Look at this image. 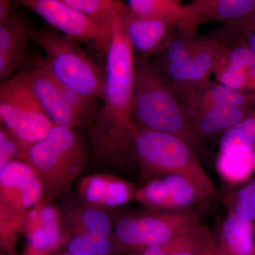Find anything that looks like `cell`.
<instances>
[{"mask_svg":"<svg viewBox=\"0 0 255 255\" xmlns=\"http://www.w3.org/2000/svg\"><path fill=\"white\" fill-rule=\"evenodd\" d=\"M124 12L112 18L103 105L87 129L95 158L104 165L120 169L137 167L132 117L135 52L124 29Z\"/></svg>","mask_w":255,"mask_h":255,"instance_id":"6da1fadb","label":"cell"},{"mask_svg":"<svg viewBox=\"0 0 255 255\" xmlns=\"http://www.w3.org/2000/svg\"><path fill=\"white\" fill-rule=\"evenodd\" d=\"M134 123L149 130L172 134L199 152L185 107L172 83L150 60L135 54L132 102Z\"/></svg>","mask_w":255,"mask_h":255,"instance_id":"7a4b0ae2","label":"cell"},{"mask_svg":"<svg viewBox=\"0 0 255 255\" xmlns=\"http://www.w3.org/2000/svg\"><path fill=\"white\" fill-rule=\"evenodd\" d=\"M21 159L36 172L44 188V199L49 201L65 194L88 164L86 146L78 129L66 126H53Z\"/></svg>","mask_w":255,"mask_h":255,"instance_id":"3957f363","label":"cell"},{"mask_svg":"<svg viewBox=\"0 0 255 255\" xmlns=\"http://www.w3.org/2000/svg\"><path fill=\"white\" fill-rule=\"evenodd\" d=\"M30 40L36 42L55 78L87 100H103L105 71L78 42L54 28H32Z\"/></svg>","mask_w":255,"mask_h":255,"instance_id":"277c9868","label":"cell"},{"mask_svg":"<svg viewBox=\"0 0 255 255\" xmlns=\"http://www.w3.org/2000/svg\"><path fill=\"white\" fill-rule=\"evenodd\" d=\"M135 124L134 145L141 184L171 174H207L198 151L187 142L166 132Z\"/></svg>","mask_w":255,"mask_h":255,"instance_id":"5b68a950","label":"cell"},{"mask_svg":"<svg viewBox=\"0 0 255 255\" xmlns=\"http://www.w3.org/2000/svg\"><path fill=\"white\" fill-rule=\"evenodd\" d=\"M0 119L1 128L18 144L21 159L54 126L18 74L1 82Z\"/></svg>","mask_w":255,"mask_h":255,"instance_id":"8992f818","label":"cell"},{"mask_svg":"<svg viewBox=\"0 0 255 255\" xmlns=\"http://www.w3.org/2000/svg\"><path fill=\"white\" fill-rule=\"evenodd\" d=\"M199 206L180 211L150 210L124 215L114 225V237L122 246L137 252L158 246L200 223L203 212Z\"/></svg>","mask_w":255,"mask_h":255,"instance_id":"52a82bcc","label":"cell"},{"mask_svg":"<svg viewBox=\"0 0 255 255\" xmlns=\"http://www.w3.org/2000/svg\"><path fill=\"white\" fill-rule=\"evenodd\" d=\"M215 194L207 174H171L140 185L135 200L150 211H180L196 207Z\"/></svg>","mask_w":255,"mask_h":255,"instance_id":"ba28073f","label":"cell"},{"mask_svg":"<svg viewBox=\"0 0 255 255\" xmlns=\"http://www.w3.org/2000/svg\"><path fill=\"white\" fill-rule=\"evenodd\" d=\"M18 4L41 16L54 29L107 56L112 36V21L102 22L70 7L62 0H21Z\"/></svg>","mask_w":255,"mask_h":255,"instance_id":"9c48e42d","label":"cell"},{"mask_svg":"<svg viewBox=\"0 0 255 255\" xmlns=\"http://www.w3.org/2000/svg\"><path fill=\"white\" fill-rule=\"evenodd\" d=\"M24 61L17 74L39 102L42 109L54 125L74 128H85L81 119L69 102L70 89L58 82L47 66L41 53H35Z\"/></svg>","mask_w":255,"mask_h":255,"instance_id":"30bf717a","label":"cell"},{"mask_svg":"<svg viewBox=\"0 0 255 255\" xmlns=\"http://www.w3.org/2000/svg\"><path fill=\"white\" fill-rule=\"evenodd\" d=\"M44 198L41 179L24 159H14L0 169V216L23 228L28 213Z\"/></svg>","mask_w":255,"mask_h":255,"instance_id":"8fae6325","label":"cell"},{"mask_svg":"<svg viewBox=\"0 0 255 255\" xmlns=\"http://www.w3.org/2000/svg\"><path fill=\"white\" fill-rule=\"evenodd\" d=\"M255 11V0H193L184 4L175 28L186 36H197L204 23L223 24Z\"/></svg>","mask_w":255,"mask_h":255,"instance_id":"7c38bea8","label":"cell"},{"mask_svg":"<svg viewBox=\"0 0 255 255\" xmlns=\"http://www.w3.org/2000/svg\"><path fill=\"white\" fill-rule=\"evenodd\" d=\"M219 46L213 38L204 37L201 46L184 59L153 64L163 72L176 91L194 90L210 80Z\"/></svg>","mask_w":255,"mask_h":255,"instance_id":"4fadbf2b","label":"cell"},{"mask_svg":"<svg viewBox=\"0 0 255 255\" xmlns=\"http://www.w3.org/2000/svg\"><path fill=\"white\" fill-rule=\"evenodd\" d=\"M137 188L123 178L105 173L94 174L80 179L78 193L81 202L106 211L135 199Z\"/></svg>","mask_w":255,"mask_h":255,"instance_id":"5bb4252c","label":"cell"},{"mask_svg":"<svg viewBox=\"0 0 255 255\" xmlns=\"http://www.w3.org/2000/svg\"><path fill=\"white\" fill-rule=\"evenodd\" d=\"M123 21L126 34L135 54L148 60L167 48L176 25L166 20L135 16L127 6Z\"/></svg>","mask_w":255,"mask_h":255,"instance_id":"9a60e30c","label":"cell"},{"mask_svg":"<svg viewBox=\"0 0 255 255\" xmlns=\"http://www.w3.org/2000/svg\"><path fill=\"white\" fill-rule=\"evenodd\" d=\"M23 231L30 249L36 253L53 249L63 240L64 232H68L61 211L47 199L28 213Z\"/></svg>","mask_w":255,"mask_h":255,"instance_id":"2e32d148","label":"cell"},{"mask_svg":"<svg viewBox=\"0 0 255 255\" xmlns=\"http://www.w3.org/2000/svg\"><path fill=\"white\" fill-rule=\"evenodd\" d=\"M31 28L26 17L16 11L0 23V78L3 81L11 78L24 60Z\"/></svg>","mask_w":255,"mask_h":255,"instance_id":"e0dca14e","label":"cell"},{"mask_svg":"<svg viewBox=\"0 0 255 255\" xmlns=\"http://www.w3.org/2000/svg\"><path fill=\"white\" fill-rule=\"evenodd\" d=\"M177 93L187 108L219 107L255 109V92L237 91L223 86L211 79L194 90L177 92Z\"/></svg>","mask_w":255,"mask_h":255,"instance_id":"ac0fdd59","label":"cell"},{"mask_svg":"<svg viewBox=\"0 0 255 255\" xmlns=\"http://www.w3.org/2000/svg\"><path fill=\"white\" fill-rule=\"evenodd\" d=\"M214 234L201 223L162 243L137 252V255H218Z\"/></svg>","mask_w":255,"mask_h":255,"instance_id":"d6986e66","label":"cell"},{"mask_svg":"<svg viewBox=\"0 0 255 255\" xmlns=\"http://www.w3.org/2000/svg\"><path fill=\"white\" fill-rule=\"evenodd\" d=\"M191 128L199 140L223 133L241 122L253 110L230 107H185Z\"/></svg>","mask_w":255,"mask_h":255,"instance_id":"ffe728a7","label":"cell"},{"mask_svg":"<svg viewBox=\"0 0 255 255\" xmlns=\"http://www.w3.org/2000/svg\"><path fill=\"white\" fill-rule=\"evenodd\" d=\"M214 238L220 255H255V222L228 214Z\"/></svg>","mask_w":255,"mask_h":255,"instance_id":"44dd1931","label":"cell"},{"mask_svg":"<svg viewBox=\"0 0 255 255\" xmlns=\"http://www.w3.org/2000/svg\"><path fill=\"white\" fill-rule=\"evenodd\" d=\"M61 213L67 230L74 236L90 233L110 236L113 232L114 225L106 211L81 201Z\"/></svg>","mask_w":255,"mask_h":255,"instance_id":"7402d4cb","label":"cell"},{"mask_svg":"<svg viewBox=\"0 0 255 255\" xmlns=\"http://www.w3.org/2000/svg\"><path fill=\"white\" fill-rule=\"evenodd\" d=\"M253 150L244 147L220 152L216 162L220 177L232 185L248 181L255 169Z\"/></svg>","mask_w":255,"mask_h":255,"instance_id":"603a6c76","label":"cell"},{"mask_svg":"<svg viewBox=\"0 0 255 255\" xmlns=\"http://www.w3.org/2000/svg\"><path fill=\"white\" fill-rule=\"evenodd\" d=\"M223 46H243L255 55V11L223 24L210 33Z\"/></svg>","mask_w":255,"mask_h":255,"instance_id":"cb8c5ba5","label":"cell"},{"mask_svg":"<svg viewBox=\"0 0 255 255\" xmlns=\"http://www.w3.org/2000/svg\"><path fill=\"white\" fill-rule=\"evenodd\" d=\"M126 4L128 11L135 16L175 23L184 6L179 0H128Z\"/></svg>","mask_w":255,"mask_h":255,"instance_id":"d4e9b609","label":"cell"},{"mask_svg":"<svg viewBox=\"0 0 255 255\" xmlns=\"http://www.w3.org/2000/svg\"><path fill=\"white\" fill-rule=\"evenodd\" d=\"M255 147V109L241 122L223 132L220 140V152L232 149Z\"/></svg>","mask_w":255,"mask_h":255,"instance_id":"484cf974","label":"cell"},{"mask_svg":"<svg viewBox=\"0 0 255 255\" xmlns=\"http://www.w3.org/2000/svg\"><path fill=\"white\" fill-rule=\"evenodd\" d=\"M70 7L89 17L110 23L116 14L124 12L127 4L120 0H62Z\"/></svg>","mask_w":255,"mask_h":255,"instance_id":"4316f807","label":"cell"},{"mask_svg":"<svg viewBox=\"0 0 255 255\" xmlns=\"http://www.w3.org/2000/svg\"><path fill=\"white\" fill-rule=\"evenodd\" d=\"M204 37L186 36L174 29L171 41L165 49L158 54L155 55V60L152 63L155 65L169 63V62L179 61L196 51L204 42Z\"/></svg>","mask_w":255,"mask_h":255,"instance_id":"83f0119b","label":"cell"},{"mask_svg":"<svg viewBox=\"0 0 255 255\" xmlns=\"http://www.w3.org/2000/svg\"><path fill=\"white\" fill-rule=\"evenodd\" d=\"M228 214L246 221H255V179L246 186L224 196Z\"/></svg>","mask_w":255,"mask_h":255,"instance_id":"f1b7e54d","label":"cell"},{"mask_svg":"<svg viewBox=\"0 0 255 255\" xmlns=\"http://www.w3.org/2000/svg\"><path fill=\"white\" fill-rule=\"evenodd\" d=\"M247 70L228 63L221 55L220 44L212 71L216 82L232 90L248 92Z\"/></svg>","mask_w":255,"mask_h":255,"instance_id":"f546056e","label":"cell"},{"mask_svg":"<svg viewBox=\"0 0 255 255\" xmlns=\"http://www.w3.org/2000/svg\"><path fill=\"white\" fill-rule=\"evenodd\" d=\"M68 247L70 254L74 255H108L112 249V241L111 236L75 235Z\"/></svg>","mask_w":255,"mask_h":255,"instance_id":"4dcf8cb0","label":"cell"},{"mask_svg":"<svg viewBox=\"0 0 255 255\" xmlns=\"http://www.w3.org/2000/svg\"><path fill=\"white\" fill-rule=\"evenodd\" d=\"M221 53L228 63L238 68L248 70L255 63V55L246 46L221 44Z\"/></svg>","mask_w":255,"mask_h":255,"instance_id":"1f68e13d","label":"cell"},{"mask_svg":"<svg viewBox=\"0 0 255 255\" xmlns=\"http://www.w3.org/2000/svg\"><path fill=\"white\" fill-rule=\"evenodd\" d=\"M18 144L3 128L0 130V168L14 159H21Z\"/></svg>","mask_w":255,"mask_h":255,"instance_id":"d6a6232c","label":"cell"},{"mask_svg":"<svg viewBox=\"0 0 255 255\" xmlns=\"http://www.w3.org/2000/svg\"><path fill=\"white\" fill-rule=\"evenodd\" d=\"M14 4L9 0H0V23L9 19L14 13Z\"/></svg>","mask_w":255,"mask_h":255,"instance_id":"836d02e7","label":"cell"},{"mask_svg":"<svg viewBox=\"0 0 255 255\" xmlns=\"http://www.w3.org/2000/svg\"><path fill=\"white\" fill-rule=\"evenodd\" d=\"M248 75V92H255V63L247 70Z\"/></svg>","mask_w":255,"mask_h":255,"instance_id":"e575fe53","label":"cell"},{"mask_svg":"<svg viewBox=\"0 0 255 255\" xmlns=\"http://www.w3.org/2000/svg\"><path fill=\"white\" fill-rule=\"evenodd\" d=\"M253 158H254V164H255V147L254 148V150H253Z\"/></svg>","mask_w":255,"mask_h":255,"instance_id":"d590c367","label":"cell"},{"mask_svg":"<svg viewBox=\"0 0 255 255\" xmlns=\"http://www.w3.org/2000/svg\"><path fill=\"white\" fill-rule=\"evenodd\" d=\"M61 255H74L73 254H70V253H65V254H63Z\"/></svg>","mask_w":255,"mask_h":255,"instance_id":"8d00e7d4","label":"cell"},{"mask_svg":"<svg viewBox=\"0 0 255 255\" xmlns=\"http://www.w3.org/2000/svg\"></svg>","mask_w":255,"mask_h":255,"instance_id":"74e56055","label":"cell"}]
</instances>
